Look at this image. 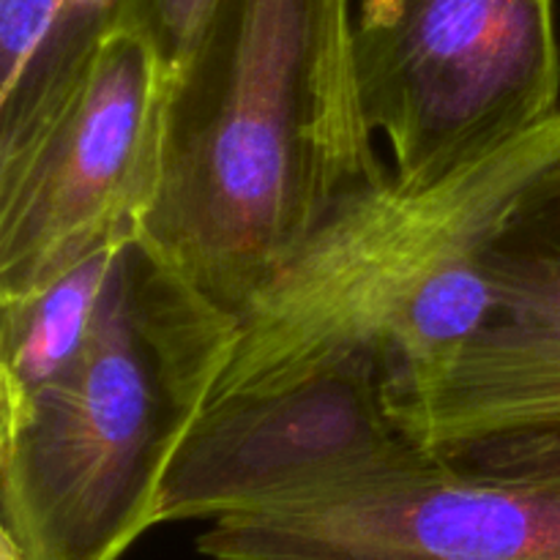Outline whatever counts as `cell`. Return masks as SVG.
Masks as SVG:
<instances>
[{
  "mask_svg": "<svg viewBox=\"0 0 560 560\" xmlns=\"http://www.w3.org/2000/svg\"><path fill=\"white\" fill-rule=\"evenodd\" d=\"M388 170L361 107L350 0H219L175 85L142 233L241 312L339 200Z\"/></svg>",
  "mask_w": 560,
  "mask_h": 560,
  "instance_id": "6da1fadb",
  "label": "cell"
},
{
  "mask_svg": "<svg viewBox=\"0 0 560 560\" xmlns=\"http://www.w3.org/2000/svg\"><path fill=\"white\" fill-rule=\"evenodd\" d=\"M560 159V109L430 184L350 191L238 312L211 402L277 392L359 355L394 402L430 386L495 312L487 255Z\"/></svg>",
  "mask_w": 560,
  "mask_h": 560,
  "instance_id": "7a4b0ae2",
  "label": "cell"
},
{
  "mask_svg": "<svg viewBox=\"0 0 560 560\" xmlns=\"http://www.w3.org/2000/svg\"><path fill=\"white\" fill-rule=\"evenodd\" d=\"M238 337L145 233L120 249L85 342L0 394V536L27 560H120L159 528L164 479Z\"/></svg>",
  "mask_w": 560,
  "mask_h": 560,
  "instance_id": "3957f363",
  "label": "cell"
},
{
  "mask_svg": "<svg viewBox=\"0 0 560 560\" xmlns=\"http://www.w3.org/2000/svg\"><path fill=\"white\" fill-rule=\"evenodd\" d=\"M366 124L430 184L560 109L556 0H355Z\"/></svg>",
  "mask_w": 560,
  "mask_h": 560,
  "instance_id": "277c9868",
  "label": "cell"
},
{
  "mask_svg": "<svg viewBox=\"0 0 560 560\" xmlns=\"http://www.w3.org/2000/svg\"><path fill=\"white\" fill-rule=\"evenodd\" d=\"M173 93L156 49L113 27L47 126L0 159V301L145 230L162 189Z\"/></svg>",
  "mask_w": 560,
  "mask_h": 560,
  "instance_id": "5b68a950",
  "label": "cell"
},
{
  "mask_svg": "<svg viewBox=\"0 0 560 560\" xmlns=\"http://www.w3.org/2000/svg\"><path fill=\"white\" fill-rule=\"evenodd\" d=\"M432 457L399 421L386 366L359 355L277 392L208 405L170 465L159 525L328 495Z\"/></svg>",
  "mask_w": 560,
  "mask_h": 560,
  "instance_id": "8992f818",
  "label": "cell"
},
{
  "mask_svg": "<svg viewBox=\"0 0 560 560\" xmlns=\"http://www.w3.org/2000/svg\"><path fill=\"white\" fill-rule=\"evenodd\" d=\"M208 560H560V481L468 474L435 452L388 479L208 523Z\"/></svg>",
  "mask_w": 560,
  "mask_h": 560,
  "instance_id": "52a82bcc",
  "label": "cell"
},
{
  "mask_svg": "<svg viewBox=\"0 0 560 560\" xmlns=\"http://www.w3.org/2000/svg\"><path fill=\"white\" fill-rule=\"evenodd\" d=\"M495 312L438 381L394 402L430 452L560 424V159L487 255Z\"/></svg>",
  "mask_w": 560,
  "mask_h": 560,
  "instance_id": "ba28073f",
  "label": "cell"
},
{
  "mask_svg": "<svg viewBox=\"0 0 560 560\" xmlns=\"http://www.w3.org/2000/svg\"><path fill=\"white\" fill-rule=\"evenodd\" d=\"M115 14L118 0H0V159L58 113Z\"/></svg>",
  "mask_w": 560,
  "mask_h": 560,
  "instance_id": "9c48e42d",
  "label": "cell"
},
{
  "mask_svg": "<svg viewBox=\"0 0 560 560\" xmlns=\"http://www.w3.org/2000/svg\"><path fill=\"white\" fill-rule=\"evenodd\" d=\"M126 244L96 252L33 293L0 301V394L38 386L85 342Z\"/></svg>",
  "mask_w": 560,
  "mask_h": 560,
  "instance_id": "30bf717a",
  "label": "cell"
},
{
  "mask_svg": "<svg viewBox=\"0 0 560 560\" xmlns=\"http://www.w3.org/2000/svg\"><path fill=\"white\" fill-rule=\"evenodd\" d=\"M219 0H118L115 27L145 38L178 85L195 58Z\"/></svg>",
  "mask_w": 560,
  "mask_h": 560,
  "instance_id": "8fae6325",
  "label": "cell"
},
{
  "mask_svg": "<svg viewBox=\"0 0 560 560\" xmlns=\"http://www.w3.org/2000/svg\"><path fill=\"white\" fill-rule=\"evenodd\" d=\"M438 454L468 474L495 476V479L560 481V424L470 441Z\"/></svg>",
  "mask_w": 560,
  "mask_h": 560,
  "instance_id": "7c38bea8",
  "label": "cell"
},
{
  "mask_svg": "<svg viewBox=\"0 0 560 560\" xmlns=\"http://www.w3.org/2000/svg\"><path fill=\"white\" fill-rule=\"evenodd\" d=\"M0 560H27L25 556H22L20 550H16V545L11 539H5V536H0Z\"/></svg>",
  "mask_w": 560,
  "mask_h": 560,
  "instance_id": "4fadbf2b",
  "label": "cell"
}]
</instances>
